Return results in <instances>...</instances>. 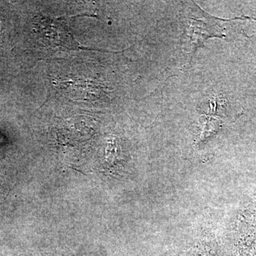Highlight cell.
Masks as SVG:
<instances>
[{"mask_svg":"<svg viewBox=\"0 0 256 256\" xmlns=\"http://www.w3.org/2000/svg\"><path fill=\"white\" fill-rule=\"evenodd\" d=\"M44 44L50 47H65L68 50H86L80 46L72 36L68 28L63 22L43 18L38 22V33Z\"/></svg>","mask_w":256,"mask_h":256,"instance_id":"1","label":"cell"}]
</instances>
